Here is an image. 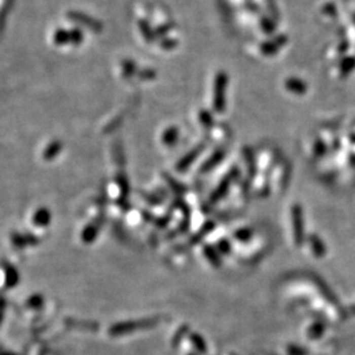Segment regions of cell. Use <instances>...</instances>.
I'll list each match as a JSON object with an SVG mask.
<instances>
[{
	"instance_id": "cell-1",
	"label": "cell",
	"mask_w": 355,
	"mask_h": 355,
	"mask_svg": "<svg viewBox=\"0 0 355 355\" xmlns=\"http://www.w3.org/2000/svg\"><path fill=\"white\" fill-rule=\"evenodd\" d=\"M83 41H84V34L80 29H73V30L59 29L55 31L53 36V42L59 46L66 45V44L79 45Z\"/></svg>"
},
{
	"instance_id": "cell-2",
	"label": "cell",
	"mask_w": 355,
	"mask_h": 355,
	"mask_svg": "<svg viewBox=\"0 0 355 355\" xmlns=\"http://www.w3.org/2000/svg\"><path fill=\"white\" fill-rule=\"evenodd\" d=\"M67 16L70 21H74V22L80 25H84L85 28L92 30L94 32L102 31V23L100 21L93 19L92 16H89L88 14H85V13H82L79 11H70L68 12Z\"/></svg>"
},
{
	"instance_id": "cell-3",
	"label": "cell",
	"mask_w": 355,
	"mask_h": 355,
	"mask_svg": "<svg viewBox=\"0 0 355 355\" xmlns=\"http://www.w3.org/2000/svg\"><path fill=\"white\" fill-rule=\"evenodd\" d=\"M227 85V76L224 73L218 74L215 80L214 88V108L216 112H223L224 110V90Z\"/></svg>"
},
{
	"instance_id": "cell-4",
	"label": "cell",
	"mask_w": 355,
	"mask_h": 355,
	"mask_svg": "<svg viewBox=\"0 0 355 355\" xmlns=\"http://www.w3.org/2000/svg\"><path fill=\"white\" fill-rule=\"evenodd\" d=\"M203 149H205V146L203 145H198L196 149H193L192 151H190V152L185 155L184 158H182L179 162H177L176 169L180 171H184L188 169V168L191 166V164L196 161V159L198 158V155L200 154Z\"/></svg>"
},
{
	"instance_id": "cell-5",
	"label": "cell",
	"mask_w": 355,
	"mask_h": 355,
	"mask_svg": "<svg viewBox=\"0 0 355 355\" xmlns=\"http://www.w3.org/2000/svg\"><path fill=\"white\" fill-rule=\"evenodd\" d=\"M179 129L176 127H169L167 130H164L162 133V143L167 146L175 145L177 140H179Z\"/></svg>"
},
{
	"instance_id": "cell-6",
	"label": "cell",
	"mask_w": 355,
	"mask_h": 355,
	"mask_svg": "<svg viewBox=\"0 0 355 355\" xmlns=\"http://www.w3.org/2000/svg\"><path fill=\"white\" fill-rule=\"evenodd\" d=\"M61 150H62L61 143L59 140L52 141L51 144L44 150V152H43V158H44V160H47V161L53 160L60 152H61Z\"/></svg>"
},
{
	"instance_id": "cell-7",
	"label": "cell",
	"mask_w": 355,
	"mask_h": 355,
	"mask_svg": "<svg viewBox=\"0 0 355 355\" xmlns=\"http://www.w3.org/2000/svg\"><path fill=\"white\" fill-rule=\"evenodd\" d=\"M139 30L147 42L149 43L154 42L155 37H157L155 36V31L152 28H151V25L149 22H147V21H144V20L139 21Z\"/></svg>"
},
{
	"instance_id": "cell-8",
	"label": "cell",
	"mask_w": 355,
	"mask_h": 355,
	"mask_svg": "<svg viewBox=\"0 0 355 355\" xmlns=\"http://www.w3.org/2000/svg\"><path fill=\"white\" fill-rule=\"evenodd\" d=\"M13 3H14V0H5V3L3 4L2 8H0V30H3L4 27H5L6 19L12 10Z\"/></svg>"
},
{
	"instance_id": "cell-9",
	"label": "cell",
	"mask_w": 355,
	"mask_h": 355,
	"mask_svg": "<svg viewBox=\"0 0 355 355\" xmlns=\"http://www.w3.org/2000/svg\"><path fill=\"white\" fill-rule=\"evenodd\" d=\"M122 69L125 77H131L133 75H136V74H138L136 63L131 61V60H125V61H123Z\"/></svg>"
},
{
	"instance_id": "cell-10",
	"label": "cell",
	"mask_w": 355,
	"mask_h": 355,
	"mask_svg": "<svg viewBox=\"0 0 355 355\" xmlns=\"http://www.w3.org/2000/svg\"><path fill=\"white\" fill-rule=\"evenodd\" d=\"M222 158H223V152H221V151H218V152L214 153L213 157L207 160V161L205 162V166H203V170L211 169V168H213L216 163L222 160Z\"/></svg>"
},
{
	"instance_id": "cell-11",
	"label": "cell",
	"mask_w": 355,
	"mask_h": 355,
	"mask_svg": "<svg viewBox=\"0 0 355 355\" xmlns=\"http://www.w3.org/2000/svg\"><path fill=\"white\" fill-rule=\"evenodd\" d=\"M138 75L141 80H153L155 76H157V74H155L154 70L152 69H144V70H140L138 73Z\"/></svg>"
},
{
	"instance_id": "cell-12",
	"label": "cell",
	"mask_w": 355,
	"mask_h": 355,
	"mask_svg": "<svg viewBox=\"0 0 355 355\" xmlns=\"http://www.w3.org/2000/svg\"><path fill=\"white\" fill-rule=\"evenodd\" d=\"M200 121L203 123V125L206 127H210L211 123H213V120H211V115L207 112H201L200 113Z\"/></svg>"
},
{
	"instance_id": "cell-13",
	"label": "cell",
	"mask_w": 355,
	"mask_h": 355,
	"mask_svg": "<svg viewBox=\"0 0 355 355\" xmlns=\"http://www.w3.org/2000/svg\"><path fill=\"white\" fill-rule=\"evenodd\" d=\"M176 41H172V40H164L162 43H161V46L163 47V49H166V50H171V49H174V47L176 46Z\"/></svg>"
},
{
	"instance_id": "cell-14",
	"label": "cell",
	"mask_w": 355,
	"mask_h": 355,
	"mask_svg": "<svg viewBox=\"0 0 355 355\" xmlns=\"http://www.w3.org/2000/svg\"><path fill=\"white\" fill-rule=\"evenodd\" d=\"M169 29L170 27H168V25H162L161 28H159L155 30V36H164L168 31H169Z\"/></svg>"
}]
</instances>
